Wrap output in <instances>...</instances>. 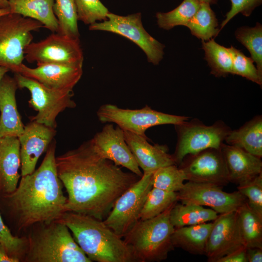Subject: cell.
<instances>
[{"mask_svg": "<svg viewBox=\"0 0 262 262\" xmlns=\"http://www.w3.org/2000/svg\"><path fill=\"white\" fill-rule=\"evenodd\" d=\"M56 164L67 194L66 212L102 221L117 199L140 179L101 156L90 140L56 157Z\"/></svg>", "mask_w": 262, "mask_h": 262, "instance_id": "1", "label": "cell"}, {"mask_svg": "<svg viewBox=\"0 0 262 262\" xmlns=\"http://www.w3.org/2000/svg\"><path fill=\"white\" fill-rule=\"evenodd\" d=\"M55 150L54 140L39 167L32 173L21 176L14 192L0 195L18 230L58 220L66 212L67 197L57 173Z\"/></svg>", "mask_w": 262, "mask_h": 262, "instance_id": "2", "label": "cell"}, {"mask_svg": "<svg viewBox=\"0 0 262 262\" xmlns=\"http://www.w3.org/2000/svg\"><path fill=\"white\" fill-rule=\"evenodd\" d=\"M58 220L68 227L92 262H136L123 239L102 220L72 212H65Z\"/></svg>", "mask_w": 262, "mask_h": 262, "instance_id": "3", "label": "cell"}, {"mask_svg": "<svg viewBox=\"0 0 262 262\" xmlns=\"http://www.w3.org/2000/svg\"><path fill=\"white\" fill-rule=\"evenodd\" d=\"M32 227L33 229L27 238L24 261L92 262L63 222L56 220Z\"/></svg>", "mask_w": 262, "mask_h": 262, "instance_id": "4", "label": "cell"}, {"mask_svg": "<svg viewBox=\"0 0 262 262\" xmlns=\"http://www.w3.org/2000/svg\"><path fill=\"white\" fill-rule=\"evenodd\" d=\"M174 205L155 217L140 220L123 238L136 262L164 260L174 248L171 236L175 228L169 219Z\"/></svg>", "mask_w": 262, "mask_h": 262, "instance_id": "5", "label": "cell"}, {"mask_svg": "<svg viewBox=\"0 0 262 262\" xmlns=\"http://www.w3.org/2000/svg\"><path fill=\"white\" fill-rule=\"evenodd\" d=\"M43 27L40 22L19 14L0 16V66L17 73L24 59V50L32 42V32Z\"/></svg>", "mask_w": 262, "mask_h": 262, "instance_id": "6", "label": "cell"}, {"mask_svg": "<svg viewBox=\"0 0 262 262\" xmlns=\"http://www.w3.org/2000/svg\"><path fill=\"white\" fill-rule=\"evenodd\" d=\"M174 126L177 142L172 155L177 165L188 154L209 148H220L231 130L221 120L207 126L198 119H193Z\"/></svg>", "mask_w": 262, "mask_h": 262, "instance_id": "7", "label": "cell"}, {"mask_svg": "<svg viewBox=\"0 0 262 262\" xmlns=\"http://www.w3.org/2000/svg\"><path fill=\"white\" fill-rule=\"evenodd\" d=\"M98 120L103 123H115L122 130L147 137L145 131L153 126L180 124L189 117L156 111L146 105L139 109H122L112 104L102 105L98 110Z\"/></svg>", "mask_w": 262, "mask_h": 262, "instance_id": "8", "label": "cell"}, {"mask_svg": "<svg viewBox=\"0 0 262 262\" xmlns=\"http://www.w3.org/2000/svg\"><path fill=\"white\" fill-rule=\"evenodd\" d=\"M14 77L18 88H26L31 93L29 105L38 112L31 120L56 129L58 115L66 108H74L76 106L75 102L72 99L73 91L49 88L18 73H15Z\"/></svg>", "mask_w": 262, "mask_h": 262, "instance_id": "9", "label": "cell"}, {"mask_svg": "<svg viewBox=\"0 0 262 262\" xmlns=\"http://www.w3.org/2000/svg\"><path fill=\"white\" fill-rule=\"evenodd\" d=\"M153 172L143 175L116 200L111 212L103 220L118 236L123 238L140 220L147 196L152 188Z\"/></svg>", "mask_w": 262, "mask_h": 262, "instance_id": "10", "label": "cell"}, {"mask_svg": "<svg viewBox=\"0 0 262 262\" xmlns=\"http://www.w3.org/2000/svg\"><path fill=\"white\" fill-rule=\"evenodd\" d=\"M89 29L111 32L129 39L144 51L148 62L154 65H158L163 58L165 46L146 31L140 13L122 16L109 12L106 20L90 25Z\"/></svg>", "mask_w": 262, "mask_h": 262, "instance_id": "11", "label": "cell"}, {"mask_svg": "<svg viewBox=\"0 0 262 262\" xmlns=\"http://www.w3.org/2000/svg\"><path fill=\"white\" fill-rule=\"evenodd\" d=\"M24 59L37 66L46 64H82L83 54L79 38L52 33L43 40L31 42L24 50Z\"/></svg>", "mask_w": 262, "mask_h": 262, "instance_id": "12", "label": "cell"}, {"mask_svg": "<svg viewBox=\"0 0 262 262\" xmlns=\"http://www.w3.org/2000/svg\"><path fill=\"white\" fill-rule=\"evenodd\" d=\"M178 194L182 204L208 206L219 214L236 212L247 202L238 191L227 193L216 185L190 181L184 183Z\"/></svg>", "mask_w": 262, "mask_h": 262, "instance_id": "13", "label": "cell"}, {"mask_svg": "<svg viewBox=\"0 0 262 262\" xmlns=\"http://www.w3.org/2000/svg\"><path fill=\"white\" fill-rule=\"evenodd\" d=\"M186 180L223 186L229 182L220 148H209L186 155L178 165Z\"/></svg>", "mask_w": 262, "mask_h": 262, "instance_id": "14", "label": "cell"}, {"mask_svg": "<svg viewBox=\"0 0 262 262\" xmlns=\"http://www.w3.org/2000/svg\"><path fill=\"white\" fill-rule=\"evenodd\" d=\"M90 140L101 156L142 177L143 172L125 141L123 130L118 126L115 127L113 124L107 123Z\"/></svg>", "mask_w": 262, "mask_h": 262, "instance_id": "15", "label": "cell"}, {"mask_svg": "<svg viewBox=\"0 0 262 262\" xmlns=\"http://www.w3.org/2000/svg\"><path fill=\"white\" fill-rule=\"evenodd\" d=\"M206 246L208 261L216 262L221 257L244 246L236 212L218 214L213 221Z\"/></svg>", "mask_w": 262, "mask_h": 262, "instance_id": "16", "label": "cell"}, {"mask_svg": "<svg viewBox=\"0 0 262 262\" xmlns=\"http://www.w3.org/2000/svg\"><path fill=\"white\" fill-rule=\"evenodd\" d=\"M56 133L55 129L31 120L18 137L20 143L21 176L35 170L41 155L47 150Z\"/></svg>", "mask_w": 262, "mask_h": 262, "instance_id": "17", "label": "cell"}, {"mask_svg": "<svg viewBox=\"0 0 262 262\" xmlns=\"http://www.w3.org/2000/svg\"><path fill=\"white\" fill-rule=\"evenodd\" d=\"M51 89L73 91L82 74V64H46L31 68L22 64L18 72Z\"/></svg>", "mask_w": 262, "mask_h": 262, "instance_id": "18", "label": "cell"}, {"mask_svg": "<svg viewBox=\"0 0 262 262\" xmlns=\"http://www.w3.org/2000/svg\"><path fill=\"white\" fill-rule=\"evenodd\" d=\"M123 131L125 141L143 173L153 172L160 167L176 164L172 155L168 153L166 146L151 145L147 137Z\"/></svg>", "mask_w": 262, "mask_h": 262, "instance_id": "19", "label": "cell"}, {"mask_svg": "<svg viewBox=\"0 0 262 262\" xmlns=\"http://www.w3.org/2000/svg\"><path fill=\"white\" fill-rule=\"evenodd\" d=\"M18 88L15 78L6 74L0 82V137H18L23 131L16 98Z\"/></svg>", "mask_w": 262, "mask_h": 262, "instance_id": "20", "label": "cell"}, {"mask_svg": "<svg viewBox=\"0 0 262 262\" xmlns=\"http://www.w3.org/2000/svg\"><path fill=\"white\" fill-rule=\"evenodd\" d=\"M220 149L226 165L229 182L240 184L262 173L261 158L240 147L224 143Z\"/></svg>", "mask_w": 262, "mask_h": 262, "instance_id": "21", "label": "cell"}, {"mask_svg": "<svg viewBox=\"0 0 262 262\" xmlns=\"http://www.w3.org/2000/svg\"><path fill=\"white\" fill-rule=\"evenodd\" d=\"M20 143L18 137H0V195L16 188L21 175Z\"/></svg>", "mask_w": 262, "mask_h": 262, "instance_id": "22", "label": "cell"}, {"mask_svg": "<svg viewBox=\"0 0 262 262\" xmlns=\"http://www.w3.org/2000/svg\"><path fill=\"white\" fill-rule=\"evenodd\" d=\"M10 13L36 20L52 33H57L58 22L54 13V0H8Z\"/></svg>", "mask_w": 262, "mask_h": 262, "instance_id": "23", "label": "cell"}, {"mask_svg": "<svg viewBox=\"0 0 262 262\" xmlns=\"http://www.w3.org/2000/svg\"><path fill=\"white\" fill-rule=\"evenodd\" d=\"M225 142L227 144L240 147L261 158L262 116H255L239 129L231 130Z\"/></svg>", "mask_w": 262, "mask_h": 262, "instance_id": "24", "label": "cell"}, {"mask_svg": "<svg viewBox=\"0 0 262 262\" xmlns=\"http://www.w3.org/2000/svg\"><path fill=\"white\" fill-rule=\"evenodd\" d=\"M213 222L182 227L175 230L171 236L174 247L181 248L193 254H205L207 240Z\"/></svg>", "mask_w": 262, "mask_h": 262, "instance_id": "25", "label": "cell"}, {"mask_svg": "<svg viewBox=\"0 0 262 262\" xmlns=\"http://www.w3.org/2000/svg\"><path fill=\"white\" fill-rule=\"evenodd\" d=\"M218 215V213L211 208L177 202L170 210L169 219L172 225L177 229L213 221Z\"/></svg>", "mask_w": 262, "mask_h": 262, "instance_id": "26", "label": "cell"}, {"mask_svg": "<svg viewBox=\"0 0 262 262\" xmlns=\"http://www.w3.org/2000/svg\"><path fill=\"white\" fill-rule=\"evenodd\" d=\"M236 214L244 246L262 248V217L249 208L247 202L238 209Z\"/></svg>", "mask_w": 262, "mask_h": 262, "instance_id": "27", "label": "cell"}, {"mask_svg": "<svg viewBox=\"0 0 262 262\" xmlns=\"http://www.w3.org/2000/svg\"><path fill=\"white\" fill-rule=\"evenodd\" d=\"M210 5L201 2L199 9L186 26L193 35L204 41L216 37L220 32L218 20Z\"/></svg>", "mask_w": 262, "mask_h": 262, "instance_id": "28", "label": "cell"}, {"mask_svg": "<svg viewBox=\"0 0 262 262\" xmlns=\"http://www.w3.org/2000/svg\"><path fill=\"white\" fill-rule=\"evenodd\" d=\"M205 59L211 68V74L216 77L231 74L232 61L229 49L217 43L213 38L201 41Z\"/></svg>", "mask_w": 262, "mask_h": 262, "instance_id": "29", "label": "cell"}, {"mask_svg": "<svg viewBox=\"0 0 262 262\" xmlns=\"http://www.w3.org/2000/svg\"><path fill=\"white\" fill-rule=\"evenodd\" d=\"M199 0H183L173 10L166 12H158L156 14L158 26L169 30L177 26H186L189 21L199 9Z\"/></svg>", "mask_w": 262, "mask_h": 262, "instance_id": "30", "label": "cell"}, {"mask_svg": "<svg viewBox=\"0 0 262 262\" xmlns=\"http://www.w3.org/2000/svg\"><path fill=\"white\" fill-rule=\"evenodd\" d=\"M53 11L58 22L57 33L79 38L78 15L74 0H54Z\"/></svg>", "mask_w": 262, "mask_h": 262, "instance_id": "31", "label": "cell"}, {"mask_svg": "<svg viewBox=\"0 0 262 262\" xmlns=\"http://www.w3.org/2000/svg\"><path fill=\"white\" fill-rule=\"evenodd\" d=\"M236 39L250 53V58L256 64L259 75L262 77V25L257 22L253 27L242 26L235 32Z\"/></svg>", "mask_w": 262, "mask_h": 262, "instance_id": "32", "label": "cell"}, {"mask_svg": "<svg viewBox=\"0 0 262 262\" xmlns=\"http://www.w3.org/2000/svg\"><path fill=\"white\" fill-rule=\"evenodd\" d=\"M178 201V192L152 187L147 196L140 213V220L155 217Z\"/></svg>", "mask_w": 262, "mask_h": 262, "instance_id": "33", "label": "cell"}, {"mask_svg": "<svg viewBox=\"0 0 262 262\" xmlns=\"http://www.w3.org/2000/svg\"><path fill=\"white\" fill-rule=\"evenodd\" d=\"M186 180L183 171L177 164L160 167L152 175V187L169 192H179Z\"/></svg>", "mask_w": 262, "mask_h": 262, "instance_id": "34", "label": "cell"}, {"mask_svg": "<svg viewBox=\"0 0 262 262\" xmlns=\"http://www.w3.org/2000/svg\"><path fill=\"white\" fill-rule=\"evenodd\" d=\"M228 49L232 61L231 74L242 76L262 86V77L259 75L252 59L233 46Z\"/></svg>", "mask_w": 262, "mask_h": 262, "instance_id": "35", "label": "cell"}, {"mask_svg": "<svg viewBox=\"0 0 262 262\" xmlns=\"http://www.w3.org/2000/svg\"><path fill=\"white\" fill-rule=\"evenodd\" d=\"M78 20L86 25L107 19L109 12L100 0H74Z\"/></svg>", "mask_w": 262, "mask_h": 262, "instance_id": "36", "label": "cell"}, {"mask_svg": "<svg viewBox=\"0 0 262 262\" xmlns=\"http://www.w3.org/2000/svg\"><path fill=\"white\" fill-rule=\"evenodd\" d=\"M237 190L246 198L249 208L262 217V173L238 184Z\"/></svg>", "mask_w": 262, "mask_h": 262, "instance_id": "37", "label": "cell"}, {"mask_svg": "<svg viewBox=\"0 0 262 262\" xmlns=\"http://www.w3.org/2000/svg\"><path fill=\"white\" fill-rule=\"evenodd\" d=\"M0 242L11 257L17 259L20 261L21 257H24L27 247V237H20L14 235L4 223L0 211Z\"/></svg>", "mask_w": 262, "mask_h": 262, "instance_id": "38", "label": "cell"}, {"mask_svg": "<svg viewBox=\"0 0 262 262\" xmlns=\"http://www.w3.org/2000/svg\"><path fill=\"white\" fill-rule=\"evenodd\" d=\"M231 8L225 16L220 25V31L236 15L239 13L246 17L249 16L254 10L260 6L262 0H230Z\"/></svg>", "mask_w": 262, "mask_h": 262, "instance_id": "39", "label": "cell"}, {"mask_svg": "<svg viewBox=\"0 0 262 262\" xmlns=\"http://www.w3.org/2000/svg\"><path fill=\"white\" fill-rule=\"evenodd\" d=\"M216 262H247L246 248L243 246L221 257Z\"/></svg>", "mask_w": 262, "mask_h": 262, "instance_id": "40", "label": "cell"}, {"mask_svg": "<svg viewBox=\"0 0 262 262\" xmlns=\"http://www.w3.org/2000/svg\"><path fill=\"white\" fill-rule=\"evenodd\" d=\"M246 254L247 262H262V248H261L256 247L246 248Z\"/></svg>", "mask_w": 262, "mask_h": 262, "instance_id": "41", "label": "cell"}, {"mask_svg": "<svg viewBox=\"0 0 262 262\" xmlns=\"http://www.w3.org/2000/svg\"><path fill=\"white\" fill-rule=\"evenodd\" d=\"M20 261L9 255L5 247L0 242V262H19Z\"/></svg>", "mask_w": 262, "mask_h": 262, "instance_id": "42", "label": "cell"}, {"mask_svg": "<svg viewBox=\"0 0 262 262\" xmlns=\"http://www.w3.org/2000/svg\"><path fill=\"white\" fill-rule=\"evenodd\" d=\"M9 71L7 68L0 66V82L3 76Z\"/></svg>", "mask_w": 262, "mask_h": 262, "instance_id": "43", "label": "cell"}, {"mask_svg": "<svg viewBox=\"0 0 262 262\" xmlns=\"http://www.w3.org/2000/svg\"><path fill=\"white\" fill-rule=\"evenodd\" d=\"M0 8H9L8 0H0Z\"/></svg>", "mask_w": 262, "mask_h": 262, "instance_id": "44", "label": "cell"}, {"mask_svg": "<svg viewBox=\"0 0 262 262\" xmlns=\"http://www.w3.org/2000/svg\"><path fill=\"white\" fill-rule=\"evenodd\" d=\"M10 13L9 8L7 9H2L0 8V16L6 14Z\"/></svg>", "mask_w": 262, "mask_h": 262, "instance_id": "45", "label": "cell"}, {"mask_svg": "<svg viewBox=\"0 0 262 262\" xmlns=\"http://www.w3.org/2000/svg\"><path fill=\"white\" fill-rule=\"evenodd\" d=\"M201 2H204L211 4H216L218 2V0H199Z\"/></svg>", "mask_w": 262, "mask_h": 262, "instance_id": "46", "label": "cell"}]
</instances>
